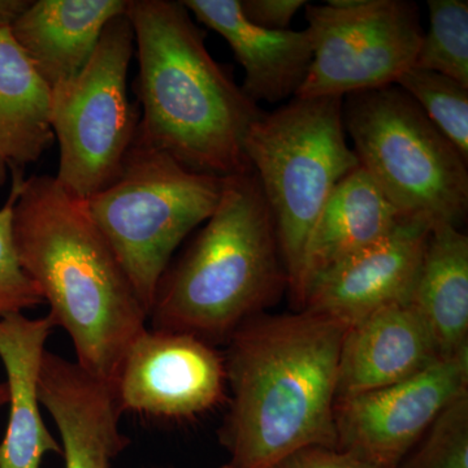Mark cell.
Here are the masks:
<instances>
[{
	"label": "cell",
	"mask_w": 468,
	"mask_h": 468,
	"mask_svg": "<svg viewBox=\"0 0 468 468\" xmlns=\"http://www.w3.org/2000/svg\"><path fill=\"white\" fill-rule=\"evenodd\" d=\"M410 302L430 326L440 358L468 349V237L461 229L431 227Z\"/></svg>",
	"instance_id": "20"
},
{
	"label": "cell",
	"mask_w": 468,
	"mask_h": 468,
	"mask_svg": "<svg viewBox=\"0 0 468 468\" xmlns=\"http://www.w3.org/2000/svg\"><path fill=\"white\" fill-rule=\"evenodd\" d=\"M343 101L292 97L263 111L246 134V158L272 215L295 302L311 230L335 186L360 165L346 143Z\"/></svg>",
	"instance_id": "5"
},
{
	"label": "cell",
	"mask_w": 468,
	"mask_h": 468,
	"mask_svg": "<svg viewBox=\"0 0 468 468\" xmlns=\"http://www.w3.org/2000/svg\"><path fill=\"white\" fill-rule=\"evenodd\" d=\"M8 403V389L7 384L0 383V409Z\"/></svg>",
	"instance_id": "28"
},
{
	"label": "cell",
	"mask_w": 468,
	"mask_h": 468,
	"mask_svg": "<svg viewBox=\"0 0 468 468\" xmlns=\"http://www.w3.org/2000/svg\"><path fill=\"white\" fill-rule=\"evenodd\" d=\"M126 0H32L11 27L15 41L46 84L66 82L90 60Z\"/></svg>",
	"instance_id": "17"
},
{
	"label": "cell",
	"mask_w": 468,
	"mask_h": 468,
	"mask_svg": "<svg viewBox=\"0 0 468 468\" xmlns=\"http://www.w3.org/2000/svg\"><path fill=\"white\" fill-rule=\"evenodd\" d=\"M242 14L255 26L271 30L291 29L292 17L307 5L304 0H239Z\"/></svg>",
	"instance_id": "25"
},
{
	"label": "cell",
	"mask_w": 468,
	"mask_h": 468,
	"mask_svg": "<svg viewBox=\"0 0 468 468\" xmlns=\"http://www.w3.org/2000/svg\"><path fill=\"white\" fill-rule=\"evenodd\" d=\"M12 237L48 316L69 335L77 365L113 388L149 314L84 199L54 176H30L15 203Z\"/></svg>",
	"instance_id": "2"
},
{
	"label": "cell",
	"mask_w": 468,
	"mask_h": 468,
	"mask_svg": "<svg viewBox=\"0 0 468 468\" xmlns=\"http://www.w3.org/2000/svg\"><path fill=\"white\" fill-rule=\"evenodd\" d=\"M223 184L134 141L119 177L85 201L149 315L172 255L212 217Z\"/></svg>",
	"instance_id": "6"
},
{
	"label": "cell",
	"mask_w": 468,
	"mask_h": 468,
	"mask_svg": "<svg viewBox=\"0 0 468 468\" xmlns=\"http://www.w3.org/2000/svg\"><path fill=\"white\" fill-rule=\"evenodd\" d=\"M468 163V88L451 77L410 68L396 82Z\"/></svg>",
	"instance_id": "22"
},
{
	"label": "cell",
	"mask_w": 468,
	"mask_h": 468,
	"mask_svg": "<svg viewBox=\"0 0 468 468\" xmlns=\"http://www.w3.org/2000/svg\"><path fill=\"white\" fill-rule=\"evenodd\" d=\"M32 0H0V29H11Z\"/></svg>",
	"instance_id": "27"
},
{
	"label": "cell",
	"mask_w": 468,
	"mask_h": 468,
	"mask_svg": "<svg viewBox=\"0 0 468 468\" xmlns=\"http://www.w3.org/2000/svg\"><path fill=\"white\" fill-rule=\"evenodd\" d=\"M367 172L356 168L335 186L311 230L297 304L328 271L378 242L401 220Z\"/></svg>",
	"instance_id": "18"
},
{
	"label": "cell",
	"mask_w": 468,
	"mask_h": 468,
	"mask_svg": "<svg viewBox=\"0 0 468 468\" xmlns=\"http://www.w3.org/2000/svg\"><path fill=\"white\" fill-rule=\"evenodd\" d=\"M51 88L15 41L0 29V187L50 149Z\"/></svg>",
	"instance_id": "19"
},
{
	"label": "cell",
	"mask_w": 468,
	"mask_h": 468,
	"mask_svg": "<svg viewBox=\"0 0 468 468\" xmlns=\"http://www.w3.org/2000/svg\"><path fill=\"white\" fill-rule=\"evenodd\" d=\"M285 285L275 223L251 168L224 177L214 214L160 280L149 319L209 344L230 337Z\"/></svg>",
	"instance_id": "4"
},
{
	"label": "cell",
	"mask_w": 468,
	"mask_h": 468,
	"mask_svg": "<svg viewBox=\"0 0 468 468\" xmlns=\"http://www.w3.org/2000/svg\"><path fill=\"white\" fill-rule=\"evenodd\" d=\"M346 326L309 311L248 320L230 335L227 468H273L302 449H335V403Z\"/></svg>",
	"instance_id": "1"
},
{
	"label": "cell",
	"mask_w": 468,
	"mask_h": 468,
	"mask_svg": "<svg viewBox=\"0 0 468 468\" xmlns=\"http://www.w3.org/2000/svg\"><path fill=\"white\" fill-rule=\"evenodd\" d=\"M202 26L220 34L243 68L241 86L249 100L277 103L294 97L307 72L313 50L306 30H271L242 14L239 0H183Z\"/></svg>",
	"instance_id": "15"
},
{
	"label": "cell",
	"mask_w": 468,
	"mask_h": 468,
	"mask_svg": "<svg viewBox=\"0 0 468 468\" xmlns=\"http://www.w3.org/2000/svg\"><path fill=\"white\" fill-rule=\"evenodd\" d=\"M39 401L57 424L64 467L112 468L128 446L113 388L76 362L46 351Z\"/></svg>",
	"instance_id": "13"
},
{
	"label": "cell",
	"mask_w": 468,
	"mask_h": 468,
	"mask_svg": "<svg viewBox=\"0 0 468 468\" xmlns=\"http://www.w3.org/2000/svg\"><path fill=\"white\" fill-rule=\"evenodd\" d=\"M468 388V349L389 387L335 399V449L399 468L437 415Z\"/></svg>",
	"instance_id": "10"
},
{
	"label": "cell",
	"mask_w": 468,
	"mask_h": 468,
	"mask_svg": "<svg viewBox=\"0 0 468 468\" xmlns=\"http://www.w3.org/2000/svg\"><path fill=\"white\" fill-rule=\"evenodd\" d=\"M55 326L48 315L29 319L12 314L0 318V360L7 374L9 403L0 468H41L48 452L61 454V445L43 423L39 408V375Z\"/></svg>",
	"instance_id": "16"
},
{
	"label": "cell",
	"mask_w": 468,
	"mask_h": 468,
	"mask_svg": "<svg viewBox=\"0 0 468 468\" xmlns=\"http://www.w3.org/2000/svg\"><path fill=\"white\" fill-rule=\"evenodd\" d=\"M343 122L360 167L402 217L461 229L468 163L408 92L389 85L347 95Z\"/></svg>",
	"instance_id": "7"
},
{
	"label": "cell",
	"mask_w": 468,
	"mask_h": 468,
	"mask_svg": "<svg viewBox=\"0 0 468 468\" xmlns=\"http://www.w3.org/2000/svg\"><path fill=\"white\" fill-rule=\"evenodd\" d=\"M221 468H227V466H223V467H221Z\"/></svg>",
	"instance_id": "29"
},
{
	"label": "cell",
	"mask_w": 468,
	"mask_h": 468,
	"mask_svg": "<svg viewBox=\"0 0 468 468\" xmlns=\"http://www.w3.org/2000/svg\"><path fill=\"white\" fill-rule=\"evenodd\" d=\"M430 27L415 68L451 77L468 88V2L428 0Z\"/></svg>",
	"instance_id": "21"
},
{
	"label": "cell",
	"mask_w": 468,
	"mask_h": 468,
	"mask_svg": "<svg viewBox=\"0 0 468 468\" xmlns=\"http://www.w3.org/2000/svg\"><path fill=\"white\" fill-rule=\"evenodd\" d=\"M226 362L211 345L184 332L146 328L126 351L113 392L122 412L190 418L226 392Z\"/></svg>",
	"instance_id": "11"
},
{
	"label": "cell",
	"mask_w": 468,
	"mask_h": 468,
	"mask_svg": "<svg viewBox=\"0 0 468 468\" xmlns=\"http://www.w3.org/2000/svg\"><path fill=\"white\" fill-rule=\"evenodd\" d=\"M440 359L432 332L417 307L410 301L388 304L345 331L337 399L399 383Z\"/></svg>",
	"instance_id": "14"
},
{
	"label": "cell",
	"mask_w": 468,
	"mask_h": 468,
	"mask_svg": "<svg viewBox=\"0 0 468 468\" xmlns=\"http://www.w3.org/2000/svg\"><path fill=\"white\" fill-rule=\"evenodd\" d=\"M273 468H374L365 461L354 457L349 452L338 449L313 448L302 449L289 455Z\"/></svg>",
	"instance_id": "26"
},
{
	"label": "cell",
	"mask_w": 468,
	"mask_h": 468,
	"mask_svg": "<svg viewBox=\"0 0 468 468\" xmlns=\"http://www.w3.org/2000/svg\"><path fill=\"white\" fill-rule=\"evenodd\" d=\"M134 34L126 15L111 20L79 75L51 88V128L60 150L58 184L88 201L119 177L137 137L128 97Z\"/></svg>",
	"instance_id": "8"
},
{
	"label": "cell",
	"mask_w": 468,
	"mask_h": 468,
	"mask_svg": "<svg viewBox=\"0 0 468 468\" xmlns=\"http://www.w3.org/2000/svg\"><path fill=\"white\" fill-rule=\"evenodd\" d=\"M143 109L135 141L184 167L229 177L251 169L249 128L263 111L207 50L183 2L128 0Z\"/></svg>",
	"instance_id": "3"
},
{
	"label": "cell",
	"mask_w": 468,
	"mask_h": 468,
	"mask_svg": "<svg viewBox=\"0 0 468 468\" xmlns=\"http://www.w3.org/2000/svg\"><path fill=\"white\" fill-rule=\"evenodd\" d=\"M11 192L0 208V318L23 314L24 310L42 304L41 292L21 267L12 237V214L26 180L24 172L11 174Z\"/></svg>",
	"instance_id": "24"
},
{
	"label": "cell",
	"mask_w": 468,
	"mask_h": 468,
	"mask_svg": "<svg viewBox=\"0 0 468 468\" xmlns=\"http://www.w3.org/2000/svg\"><path fill=\"white\" fill-rule=\"evenodd\" d=\"M313 60L294 97H341L396 85L415 66L423 29L409 0L304 5Z\"/></svg>",
	"instance_id": "9"
},
{
	"label": "cell",
	"mask_w": 468,
	"mask_h": 468,
	"mask_svg": "<svg viewBox=\"0 0 468 468\" xmlns=\"http://www.w3.org/2000/svg\"><path fill=\"white\" fill-rule=\"evenodd\" d=\"M421 439L399 468H468V388L442 409Z\"/></svg>",
	"instance_id": "23"
},
{
	"label": "cell",
	"mask_w": 468,
	"mask_h": 468,
	"mask_svg": "<svg viewBox=\"0 0 468 468\" xmlns=\"http://www.w3.org/2000/svg\"><path fill=\"white\" fill-rule=\"evenodd\" d=\"M430 230L423 218L403 217L392 232L320 277L301 310L347 328L381 307L409 302Z\"/></svg>",
	"instance_id": "12"
}]
</instances>
